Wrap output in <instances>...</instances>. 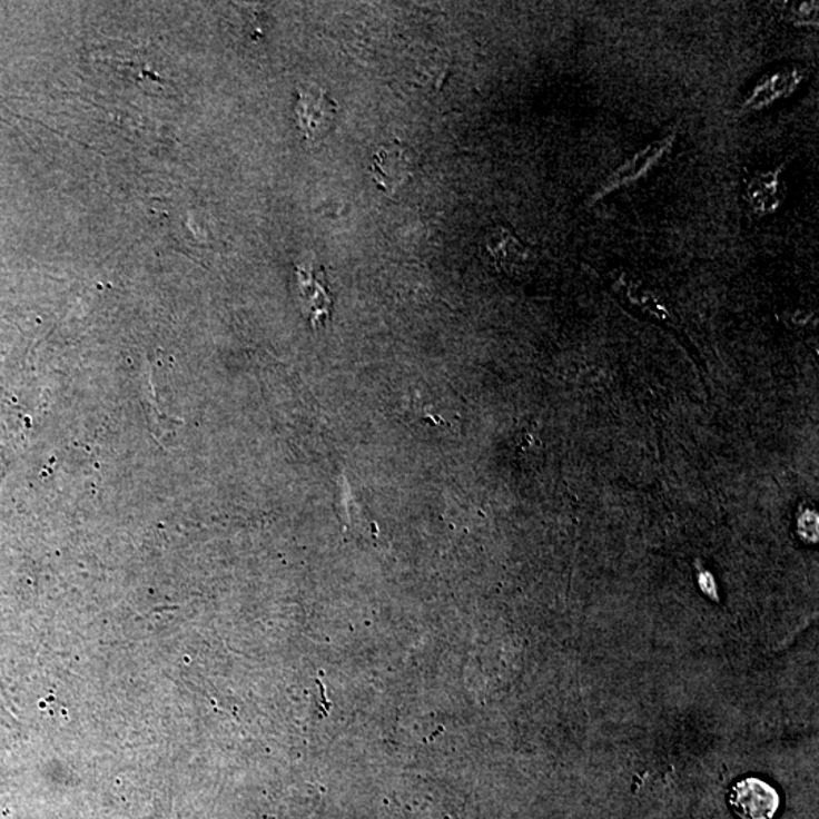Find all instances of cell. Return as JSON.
I'll use <instances>...</instances> for the list:
<instances>
[{"mask_svg":"<svg viewBox=\"0 0 819 819\" xmlns=\"http://www.w3.org/2000/svg\"><path fill=\"white\" fill-rule=\"evenodd\" d=\"M729 805L741 819H774L779 813L780 793L770 781L743 777L730 789Z\"/></svg>","mask_w":819,"mask_h":819,"instance_id":"1","label":"cell"},{"mask_svg":"<svg viewBox=\"0 0 819 819\" xmlns=\"http://www.w3.org/2000/svg\"><path fill=\"white\" fill-rule=\"evenodd\" d=\"M412 172L413 166L407 150L396 141L379 148L374 158V165H372L374 182L387 195H395L404 184L408 182Z\"/></svg>","mask_w":819,"mask_h":819,"instance_id":"4","label":"cell"},{"mask_svg":"<svg viewBox=\"0 0 819 819\" xmlns=\"http://www.w3.org/2000/svg\"><path fill=\"white\" fill-rule=\"evenodd\" d=\"M791 8L789 19L797 24H813L818 22V2L796 3Z\"/></svg>","mask_w":819,"mask_h":819,"instance_id":"7","label":"cell"},{"mask_svg":"<svg viewBox=\"0 0 819 819\" xmlns=\"http://www.w3.org/2000/svg\"><path fill=\"white\" fill-rule=\"evenodd\" d=\"M486 249L496 267L512 275L532 270L537 262L536 250L525 245L507 225H499L489 231Z\"/></svg>","mask_w":819,"mask_h":819,"instance_id":"3","label":"cell"},{"mask_svg":"<svg viewBox=\"0 0 819 819\" xmlns=\"http://www.w3.org/2000/svg\"><path fill=\"white\" fill-rule=\"evenodd\" d=\"M336 112V102L329 98L328 91L316 86L299 89L296 119L308 144H319L333 131Z\"/></svg>","mask_w":819,"mask_h":819,"instance_id":"2","label":"cell"},{"mask_svg":"<svg viewBox=\"0 0 819 819\" xmlns=\"http://www.w3.org/2000/svg\"><path fill=\"white\" fill-rule=\"evenodd\" d=\"M672 144H674V137L660 140L658 144L648 146L645 150H641L638 156L631 158L630 161H626L621 169H618L616 172L612 175V178H610L609 182L603 187V194L596 196V199L603 198L605 194L618 189V187L638 181V179L642 178L643 175L650 172V170L653 169L660 160H662L664 154L671 149Z\"/></svg>","mask_w":819,"mask_h":819,"instance_id":"5","label":"cell"},{"mask_svg":"<svg viewBox=\"0 0 819 819\" xmlns=\"http://www.w3.org/2000/svg\"><path fill=\"white\" fill-rule=\"evenodd\" d=\"M780 187L781 181L779 172H768L759 175L750 187H748V198H750L751 208L758 215H770L780 205Z\"/></svg>","mask_w":819,"mask_h":819,"instance_id":"6","label":"cell"}]
</instances>
